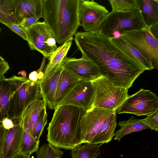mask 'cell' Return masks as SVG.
Returning <instances> with one entry per match:
<instances>
[{"label":"cell","instance_id":"27","mask_svg":"<svg viewBox=\"0 0 158 158\" xmlns=\"http://www.w3.org/2000/svg\"><path fill=\"white\" fill-rule=\"evenodd\" d=\"M112 11L128 12L138 8L137 0H109Z\"/></svg>","mask_w":158,"mask_h":158},{"label":"cell","instance_id":"32","mask_svg":"<svg viewBox=\"0 0 158 158\" xmlns=\"http://www.w3.org/2000/svg\"><path fill=\"white\" fill-rule=\"evenodd\" d=\"M7 130L0 124V158H3L5 142Z\"/></svg>","mask_w":158,"mask_h":158},{"label":"cell","instance_id":"4","mask_svg":"<svg viewBox=\"0 0 158 158\" xmlns=\"http://www.w3.org/2000/svg\"><path fill=\"white\" fill-rule=\"evenodd\" d=\"M116 110L93 108L86 111L80 124L77 146L82 143H107L114 136Z\"/></svg>","mask_w":158,"mask_h":158},{"label":"cell","instance_id":"36","mask_svg":"<svg viewBox=\"0 0 158 158\" xmlns=\"http://www.w3.org/2000/svg\"><path fill=\"white\" fill-rule=\"evenodd\" d=\"M147 28L154 37L158 40V23L155 24Z\"/></svg>","mask_w":158,"mask_h":158},{"label":"cell","instance_id":"39","mask_svg":"<svg viewBox=\"0 0 158 158\" xmlns=\"http://www.w3.org/2000/svg\"><path fill=\"white\" fill-rule=\"evenodd\" d=\"M11 158H31L30 155L23 154L20 152H18Z\"/></svg>","mask_w":158,"mask_h":158},{"label":"cell","instance_id":"22","mask_svg":"<svg viewBox=\"0 0 158 158\" xmlns=\"http://www.w3.org/2000/svg\"><path fill=\"white\" fill-rule=\"evenodd\" d=\"M73 39V38L62 44L52 53L44 69L43 78L45 77L49 73L60 66L70 48Z\"/></svg>","mask_w":158,"mask_h":158},{"label":"cell","instance_id":"18","mask_svg":"<svg viewBox=\"0 0 158 158\" xmlns=\"http://www.w3.org/2000/svg\"><path fill=\"white\" fill-rule=\"evenodd\" d=\"M46 106L43 99H39L34 101L26 108L20 118L24 130L31 134L35 124L42 111Z\"/></svg>","mask_w":158,"mask_h":158},{"label":"cell","instance_id":"42","mask_svg":"<svg viewBox=\"0 0 158 158\" xmlns=\"http://www.w3.org/2000/svg\"><path fill=\"white\" fill-rule=\"evenodd\" d=\"M56 158H60V157H57Z\"/></svg>","mask_w":158,"mask_h":158},{"label":"cell","instance_id":"7","mask_svg":"<svg viewBox=\"0 0 158 158\" xmlns=\"http://www.w3.org/2000/svg\"><path fill=\"white\" fill-rule=\"evenodd\" d=\"M91 82L94 93L91 108L116 110L128 96V89L114 86L102 75Z\"/></svg>","mask_w":158,"mask_h":158},{"label":"cell","instance_id":"43","mask_svg":"<svg viewBox=\"0 0 158 158\" xmlns=\"http://www.w3.org/2000/svg\"><path fill=\"white\" fill-rule=\"evenodd\" d=\"M0 31H1V30H0Z\"/></svg>","mask_w":158,"mask_h":158},{"label":"cell","instance_id":"1","mask_svg":"<svg viewBox=\"0 0 158 158\" xmlns=\"http://www.w3.org/2000/svg\"><path fill=\"white\" fill-rule=\"evenodd\" d=\"M74 40L82 56L94 63L114 86L128 89L145 70L124 51L98 31L76 32Z\"/></svg>","mask_w":158,"mask_h":158},{"label":"cell","instance_id":"29","mask_svg":"<svg viewBox=\"0 0 158 158\" xmlns=\"http://www.w3.org/2000/svg\"><path fill=\"white\" fill-rule=\"evenodd\" d=\"M143 123L149 129L157 132L158 131V110L151 114L147 116L146 118L143 119Z\"/></svg>","mask_w":158,"mask_h":158},{"label":"cell","instance_id":"35","mask_svg":"<svg viewBox=\"0 0 158 158\" xmlns=\"http://www.w3.org/2000/svg\"><path fill=\"white\" fill-rule=\"evenodd\" d=\"M2 124L4 128L7 130L12 128L14 126L13 120L8 118L3 119L2 122Z\"/></svg>","mask_w":158,"mask_h":158},{"label":"cell","instance_id":"25","mask_svg":"<svg viewBox=\"0 0 158 158\" xmlns=\"http://www.w3.org/2000/svg\"><path fill=\"white\" fill-rule=\"evenodd\" d=\"M102 143H85L77 146L71 150L72 158H97L101 154L100 148Z\"/></svg>","mask_w":158,"mask_h":158},{"label":"cell","instance_id":"38","mask_svg":"<svg viewBox=\"0 0 158 158\" xmlns=\"http://www.w3.org/2000/svg\"><path fill=\"white\" fill-rule=\"evenodd\" d=\"M28 79L30 81L33 82L40 81L39 79L38 72L35 71L31 72L29 74Z\"/></svg>","mask_w":158,"mask_h":158},{"label":"cell","instance_id":"30","mask_svg":"<svg viewBox=\"0 0 158 158\" xmlns=\"http://www.w3.org/2000/svg\"><path fill=\"white\" fill-rule=\"evenodd\" d=\"M63 152L51 144H47L44 158H61Z\"/></svg>","mask_w":158,"mask_h":158},{"label":"cell","instance_id":"20","mask_svg":"<svg viewBox=\"0 0 158 158\" xmlns=\"http://www.w3.org/2000/svg\"><path fill=\"white\" fill-rule=\"evenodd\" d=\"M113 44L122 49L147 70L153 69L151 63L135 48L123 37L109 38Z\"/></svg>","mask_w":158,"mask_h":158},{"label":"cell","instance_id":"2","mask_svg":"<svg viewBox=\"0 0 158 158\" xmlns=\"http://www.w3.org/2000/svg\"><path fill=\"white\" fill-rule=\"evenodd\" d=\"M79 0H43L42 17L56 42L72 38L80 26Z\"/></svg>","mask_w":158,"mask_h":158},{"label":"cell","instance_id":"11","mask_svg":"<svg viewBox=\"0 0 158 158\" xmlns=\"http://www.w3.org/2000/svg\"><path fill=\"white\" fill-rule=\"evenodd\" d=\"M109 12L105 7L93 0H79V24L85 31H97Z\"/></svg>","mask_w":158,"mask_h":158},{"label":"cell","instance_id":"24","mask_svg":"<svg viewBox=\"0 0 158 158\" xmlns=\"http://www.w3.org/2000/svg\"><path fill=\"white\" fill-rule=\"evenodd\" d=\"M17 0H0V22L19 25L15 16Z\"/></svg>","mask_w":158,"mask_h":158},{"label":"cell","instance_id":"21","mask_svg":"<svg viewBox=\"0 0 158 158\" xmlns=\"http://www.w3.org/2000/svg\"><path fill=\"white\" fill-rule=\"evenodd\" d=\"M14 93L12 85L7 78L0 79V123L8 118L10 102Z\"/></svg>","mask_w":158,"mask_h":158},{"label":"cell","instance_id":"5","mask_svg":"<svg viewBox=\"0 0 158 158\" xmlns=\"http://www.w3.org/2000/svg\"><path fill=\"white\" fill-rule=\"evenodd\" d=\"M7 79L11 83L15 92L10 101L8 112V118L13 120L20 118L29 105L42 98L40 81L33 82L27 77L16 75Z\"/></svg>","mask_w":158,"mask_h":158},{"label":"cell","instance_id":"13","mask_svg":"<svg viewBox=\"0 0 158 158\" xmlns=\"http://www.w3.org/2000/svg\"><path fill=\"white\" fill-rule=\"evenodd\" d=\"M61 65L81 77L83 81H92L102 76L98 66L90 60L83 56L77 59L66 56Z\"/></svg>","mask_w":158,"mask_h":158},{"label":"cell","instance_id":"28","mask_svg":"<svg viewBox=\"0 0 158 158\" xmlns=\"http://www.w3.org/2000/svg\"><path fill=\"white\" fill-rule=\"evenodd\" d=\"M47 118L46 106L41 112L38 118L33 127L31 133L32 136L37 141H40V138L47 123Z\"/></svg>","mask_w":158,"mask_h":158},{"label":"cell","instance_id":"31","mask_svg":"<svg viewBox=\"0 0 158 158\" xmlns=\"http://www.w3.org/2000/svg\"><path fill=\"white\" fill-rule=\"evenodd\" d=\"M5 25L24 40L27 41V36L26 31L25 29L21 27L19 25L15 24H9Z\"/></svg>","mask_w":158,"mask_h":158},{"label":"cell","instance_id":"14","mask_svg":"<svg viewBox=\"0 0 158 158\" xmlns=\"http://www.w3.org/2000/svg\"><path fill=\"white\" fill-rule=\"evenodd\" d=\"M63 68L61 65L40 80L39 85L43 99L46 105L53 109L56 106L55 97L60 74Z\"/></svg>","mask_w":158,"mask_h":158},{"label":"cell","instance_id":"8","mask_svg":"<svg viewBox=\"0 0 158 158\" xmlns=\"http://www.w3.org/2000/svg\"><path fill=\"white\" fill-rule=\"evenodd\" d=\"M117 110L118 114L147 116L158 110V98L151 90L140 89L135 94L128 95Z\"/></svg>","mask_w":158,"mask_h":158},{"label":"cell","instance_id":"34","mask_svg":"<svg viewBox=\"0 0 158 158\" xmlns=\"http://www.w3.org/2000/svg\"><path fill=\"white\" fill-rule=\"evenodd\" d=\"M9 69L8 63L5 60L0 63V79L5 77L4 75Z\"/></svg>","mask_w":158,"mask_h":158},{"label":"cell","instance_id":"3","mask_svg":"<svg viewBox=\"0 0 158 158\" xmlns=\"http://www.w3.org/2000/svg\"><path fill=\"white\" fill-rule=\"evenodd\" d=\"M47 127V141L59 148L72 150L76 146L81 118L86 111L69 105H59Z\"/></svg>","mask_w":158,"mask_h":158},{"label":"cell","instance_id":"26","mask_svg":"<svg viewBox=\"0 0 158 158\" xmlns=\"http://www.w3.org/2000/svg\"><path fill=\"white\" fill-rule=\"evenodd\" d=\"M40 141L36 140L27 131L23 129L20 152L31 155L38 150Z\"/></svg>","mask_w":158,"mask_h":158},{"label":"cell","instance_id":"12","mask_svg":"<svg viewBox=\"0 0 158 158\" xmlns=\"http://www.w3.org/2000/svg\"><path fill=\"white\" fill-rule=\"evenodd\" d=\"M94 93V86L91 81L81 80L57 105L73 106L87 111L91 107Z\"/></svg>","mask_w":158,"mask_h":158},{"label":"cell","instance_id":"6","mask_svg":"<svg viewBox=\"0 0 158 158\" xmlns=\"http://www.w3.org/2000/svg\"><path fill=\"white\" fill-rule=\"evenodd\" d=\"M145 27L137 9L128 12H109L97 31L109 38L121 37L125 33Z\"/></svg>","mask_w":158,"mask_h":158},{"label":"cell","instance_id":"17","mask_svg":"<svg viewBox=\"0 0 158 158\" xmlns=\"http://www.w3.org/2000/svg\"><path fill=\"white\" fill-rule=\"evenodd\" d=\"M43 0H17L15 16L19 25L24 18L42 17Z\"/></svg>","mask_w":158,"mask_h":158},{"label":"cell","instance_id":"23","mask_svg":"<svg viewBox=\"0 0 158 158\" xmlns=\"http://www.w3.org/2000/svg\"><path fill=\"white\" fill-rule=\"evenodd\" d=\"M118 125L120 128L114 134V139L119 141L123 136L127 134L149 129L143 123V119H136L133 116L127 120L120 121Z\"/></svg>","mask_w":158,"mask_h":158},{"label":"cell","instance_id":"16","mask_svg":"<svg viewBox=\"0 0 158 158\" xmlns=\"http://www.w3.org/2000/svg\"><path fill=\"white\" fill-rule=\"evenodd\" d=\"M63 67L59 78L56 93V106L77 83L82 80L81 77Z\"/></svg>","mask_w":158,"mask_h":158},{"label":"cell","instance_id":"10","mask_svg":"<svg viewBox=\"0 0 158 158\" xmlns=\"http://www.w3.org/2000/svg\"><path fill=\"white\" fill-rule=\"evenodd\" d=\"M158 69V40L144 28L125 34L122 36Z\"/></svg>","mask_w":158,"mask_h":158},{"label":"cell","instance_id":"37","mask_svg":"<svg viewBox=\"0 0 158 158\" xmlns=\"http://www.w3.org/2000/svg\"><path fill=\"white\" fill-rule=\"evenodd\" d=\"M47 144L43 145L36 152L37 158H44Z\"/></svg>","mask_w":158,"mask_h":158},{"label":"cell","instance_id":"19","mask_svg":"<svg viewBox=\"0 0 158 158\" xmlns=\"http://www.w3.org/2000/svg\"><path fill=\"white\" fill-rule=\"evenodd\" d=\"M138 8L145 26L158 23V0H137Z\"/></svg>","mask_w":158,"mask_h":158},{"label":"cell","instance_id":"15","mask_svg":"<svg viewBox=\"0 0 158 158\" xmlns=\"http://www.w3.org/2000/svg\"><path fill=\"white\" fill-rule=\"evenodd\" d=\"M13 121L14 127L7 130L3 158H11L20 150L23 127L20 118Z\"/></svg>","mask_w":158,"mask_h":158},{"label":"cell","instance_id":"9","mask_svg":"<svg viewBox=\"0 0 158 158\" xmlns=\"http://www.w3.org/2000/svg\"><path fill=\"white\" fill-rule=\"evenodd\" d=\"M25 30L31 49L38 51L48 60L57 48L56 39L44 21L38 22Z\"/></svg>","mask_w":158,"mask_h":158},{"label":"cell","instance_id":"41","mask_svg":"<svg viewBox=\"0 0 158 158\" xmlns=\"http://www.w3.org/2000/svg\"><path fill=\"white\" fill-rule=\"evenodd\" d=\"M5 61V60L3 58L0 56V63L2 62Z\"/></svg>","mask_w":158,"mask_h":158},{"label":"cell","instance_id":"40","mask_svg":"<svg viewBox=\"0 0 158 158\" xmlns=\"http://www.w3.org/2000/svg\"><path fill=\"white\" fill-rule=\"evenodd\" d=\"M46 61V58L45 57H44L43 60L42 62V63L40 66V68L39 70H38L37 72L38 73L40 72H42L44 66L45 62Z\"/></svg>","mask_w":158,"mask_h":158},{"label":"cell","instance_id":"33","mask_svg":"<svg viewBox=\"0 0 158 158\" xmlns=\"http://www.w3.org/2000/svg\"><path fill=\"white\" fill-rule=\"evenodd\" d=\"M39 19L35 17L24 18L19 25L21 27L25 30L38 22Z\"/></svg>","mask_w":158,"mask_h":158}]
</instances>
